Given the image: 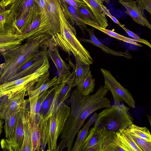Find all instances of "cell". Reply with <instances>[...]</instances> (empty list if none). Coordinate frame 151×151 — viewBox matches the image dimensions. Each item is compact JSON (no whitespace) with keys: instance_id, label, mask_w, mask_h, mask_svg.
Masks as SVG:
<instances>
[{"instance_id":"obj_3","label":"cell","mask_w":151,"mask_h":151,"mask_svg":"<svg viewBox=\"0 0 151 151\" xmlns=\"http://www.w3.org/2000/svg\"><path fill=\"white\" fill-rule=\"evenodd\" d=\"M70 107L64 102L51 107L46 115L37 121L41 136L40 151H56L57 141L64 129Z\"/></svg>"},{"instance_id":"obj_23","label":"cell","mask_w":151,"mask_h":151,"mask_svg":"<svg viewBox=\"0 0 151 151\" xmlns=\"http://www.w3.org/2000/svg\"><path fill=\"white\" fill-rule=\"evenodd\" d=\"M116 133L119 140L127 151H142L126 129L120 130Z\"/></svg>"},{"instance_id":"obj_32","label":"cell","mask_w":151,"mask_h":151,"mask_svg":"<svg viewBox=\"0 0 151 151\" xmlns=\"http://www.w3.org/2000/svg\"><path fill=\"white\" fill-rule=\"evenodd\" d=\"M130 134L137 144L142 151H151V141H147Z\"/></svg>"},{"instance_id":"obj_28","label":"cell","mask_w":151,"mask_h":151,"mask_svg":"<svg viewBox=\"0 0 151 151\" xmlns=\"http://www.w3.org/2000/svg\"><path fill=\"white\" fill-rule=\"evenodd\" d=\"M58 84L53 86L51 88L50 92L42 104L39 113L36 116L37 121L39 118L45 116L50 108Z\"/></svg>"},{"instance_id":"obj_9","label":"cell","mask_w":151,"mask_h":151,"mask_svg":"<svg viewBox=\"0 0 151 151\" xmlns=\"http://www.w3.org/2000/svg\"><path fill=\"white\" fill-rule=\"evenodd\" d=\"M27 102L17 115L15 132L13 137L10 139H3L0 145L3 151H20L24 138V131L22 121L23 110Z\"/></svg>"},{"instance_id":"obj_17","label":"cell","mask_w":151,"mask_h":151,"mask_svg":"<svg viewBox=\"0 0 151 151\" xmlns=\"http://www.w3.org/2000/svg\"><path fill=\"white\" fill-rule=\"evenodd\" d=\"M86 31L87 32L89 35L90 39H87L81 38L80 39V40L82 42L90 43L99 47L106 53L110 55L120 57H123L128 59L132 58V56L128 51L127 50L125 52H117L110 49L102 44L95 36L94 33V29L92 28L91 29L86 28Z\"/></svg>"},{"instance_id":"obj_25","label":"cell","mask_w":151,"mask_h":151,"mask_svg":"<svg viewBox=\"0 0 151 151\" xmlns=\"http://www.w3.org/2000/svg\"><path fill=\"white\" fill-rule=\"evenodd\" d=\"M77 11L80 18L85 24L93 27H99L92 11L86 4L78 8Z\"/></svg>"},{"instance_id":"obj_40","label":"cell","mask_w":151,"mask_h":151,"mask_svg":"<svg viewBox=\"0 0 151 151\" xmlns=\"http://www.w3.org/2000/svg\"><path fill=\"white\" fill-rule=\"evenodd\" d=\"M4 68V63L0 64V77L1 76Z\"/></svg>"},{"instance_id":"obj_45","label":"cell","mask_w":151,"mask_h":151,"mask_svg":"<svg viewBox=\"0 0 151 151\" xmlns=\"http://www.w3.org/2000/svg\"><path fill=\"white\" fill-rule=\"evenodd\" d=\"M1 54H0V57H1Z\"/></svg>"},{"instance_id":"obj_1","label":"cell","mask_w":151,"mask_h":151,"mask_svg":"<svg viewBox=\"0 0 151 151\" xmlns=\"http://www.w3.org/2000/svg\"><path fill=\"white\" fill-rule=\"evenodd\" d=\"M108 91L101 85L92 95L83 96L77 88L71 93L68 101L70 104L69 114L61 134V138L66 140L68 151H71L75 137L88 116L96 110L111 106L105 96Z\"/></svg>"},{"instance_id":"obj_16","label":"cell","mask_w":151,"mask_h":151,"mask_svg":"<svg viewBox=\"0 0 151 151\" xmlns=\"http://www.w3.org/2000/svg\"><path fill=\"white\" fill-rule=\"evenodd\" d=\"M119 2L126 9V13L137 23L151 29V26L149 21L143 15L135 1H127L118 0Z\"/></svg>"},{"instance_id":"obj_43","label":"cell","mask_w":151,"mask_h":151,"mask_svg":"<svg viewBox=\"0 0 151 151\" xmlns=\"http://www.w3.org/2000/svg\"><path fill=\"white\" fill-rule=\"evenodd\" d=\"M2 97H1L0 98V101L2 99Z\"/></svg>"},{"instance_id":"obj_20","label":"cell","mask_w":151,"mask_h":151,"mask_svg":"<svg viewBox=\"0 0 151 151\" xmlns=\"http://www.w3.org/2000/svg\"><path fill=\"white\" fill-rule=\"evenodd\" d=\"M92 11L99 27L106 29L108 25L105 16L102 13L101 5L103 0H83Z\"/></svg>"},{"instance_id":"obj_26","label":"cell","mask_w":151,"mask_h":151,"mask_svg":"<svg viewBox=\"0 0 151 151\" xmlns=\"http://www.w3.org/2000/svg\"><path fill=\"white\" fill-rule=\"evenodd\" d=\"M75 58L76 61L75 86H77L86 78L90 71V65L84 63L76 58Z\"/></svg>"},{"instance_id":"obj_11","label":"cell","mask_w":151,"mask_h":151,"mask_svg":"<svg viewBox=\"0 0 151 151\" xmlns=\"http://www.w3.org/2000/svg\"><path fill=\"white\" fill-rule=\"evenodd\" d=\"M47 12L44 24L49 34L55 35L60 30L58 0H45Z\"/></svg>"},{"instance_id":"obj_4","label":"cell","mask_w":151,"mask_h":151,"mask_svg":"<svg viewBox=\"0 0 151 151\" xmlns=\"http://www.w3.org/2000/svg\"><path fill=\"white\" fill-rule=\"evenodd\" d=\"M60 30L52 36L55 45L69 55L72 54L84 63L89 65L93 64V59L89 52L77 39L76 31L66 19L58 3Z\"/></svg>"},{"instance_id":"obj_38","label":"cell","mask_w":151,"mask_h":151,"mask_svg":"<svg viewBox=\"0 0 151 151\" xmlns=\"http://www.w3.org/2000/svg\"><path fill=\"white\" fill-rule=\"evenodd\" d=\"M62 139L59 144L57 145L56 151H62L67 147V142L66 139L65 138Z\"/></svg>"},{"instance_id":"obj_14","label":"cell","mask_w":151,"mask_h":151,"mask_svg":"<svg viewBox=\"0 0 151 151\" xmlns=\"http://www.w3.org/2000/svg\"><path fill=\"white\" fill-rule=\"evenodd\" d=\"M47 54L52 61L55 66L59 77L63 81L70 73L69 66L61 57L58 46L55 43L48 48Z\"/></svg>"},{"instance_id":"obj_21","label":"cell","mask_w":151,"mask_h":151,"mask_svg":"<svg viewBox=\"0 0 151 151\" xmlns=\"http://www.w3.org/2000/svg\"><path fill=\"white\" fill-rule=\"evenodd\" d=\"M98 114L95 113L83 127L78 131L76 139L71 151H81L89 129L96 119Z\"/></svg>"},{"instance_id":"obj_2","label":"cell","mask_w":151,"mask_h":151,"mask_svg":"<svg viewBox=\"0 0 151 151\" xmlns=\"http://www.w3.org/2000/svg\"><path fill=\"white\" fill-rule=\"evenodd\" d=\"M52 37L47 33L36 34L27 38L24 44L1 53L4 62L0 85L8 82L20 67L41 50L40 49L48 48Z\"/></svg>"},{"instance_id":"obj_13","label":"cell","mask_w":151,"mask_h":151,"mask_svg":"<svg viewBox=\"0 0 151 151\" xmlns=\"http://www.w3.org/2000/svg\"><path fill=\"white\" fill-rule=\"evenodd\" d=\"M66 19L72 26H77L84 34L87 25L83 21L77 9L63 0H58Z\"/></svg>"},{"instance_id":"obj_41","label":"cell","mask_w":151,"mask_h":151,"mask_svg":"<svg viewBox=\"0 0 151 151\" xmlns=\"http://www.w3.org/2000/svg\"><path fill=\"white\" fill-rule=\"evenodd\" d=\"M3 122L2 121L0 123V135L1 134L2 131V129L3 128Z\"/></svg>"},{"instance_id":"obj_18","label":"cell","mask_w":151,"mask_h":151,"mask_svg":"<svg viewBox=\"0 0 151 151\" xmlns=\"http://www.w3.org/2000/svg\"><path fill=\"white\" fill-rule=\"evenodd\" d=\"M38 4V0H16L6 7L13 13L15 20L22 13L29 11Z\"/></svg>"},{"instance_id":"obj_19","label":"cell","mask_w":151,"mask_h":151,"mask_svg":"<svg viewBox=\"0 0 151 151\" xmlns=\"http://www.w3.org/2000/svg\"><path fill=\"white\" fill-rule=\"evenodd\" d=\"M27 105L23 112L22 121L24 131V138L20 151H32L31 126L29 120V109Z\"/></svg>"},{"instance_id":"obj_42","label":"cell","mask_w":151,"mask_h":151,"mask_svg":"<svg viewBox=\"0 0 151 151\" xmlns=\"http://www.w3.org/2000/svg\"><path fill=\"white\" fill-rule=\"evenodd\" d=\"M104 1V2H105L107 3H109L110 1L111 0H103ZM121 0V1H133V0Z\"/></svg>"},{"instance_id":"obj_37","label":"cell","mask_w":151,"mask_h":151,"mask_svg":"<svg viewBox=\"0 0 151 151\" xmlns=\"http://www.w3.org/2000/svg\"><path fill=\"white\" fill-rule=\"evenodd\" d=\"M77 9L79 7L86 4L83 0H63Z\"/></svg>"},{"instance_id":"obj_15","label":"cell","mask_w":151,"mask_h":151,"mask_svg":"<svg viewBox=\"0 0 151 151\" xmlns=\"http://www.w3.org/2000/svg\"><path fill=\"white\" fill-rule=\"evenodd\" d=\"M40 12L37 4L29 11L22 13L17 19L14 20L13 23V26L15 33L22 35Z\"/></svg>"},{"instance_id":"obj_5","label":"cell","mask_w":151,"mask_h":151,"mask_svg":"<svg viewBox=\"0 0 151 151\" xmlns=\"http://www.w3.org/2000/svg\"><path fill=\"white\" fill-rule=\"evenodd\" d=\"M129 110L123 104H114L98 114L94 124L104 127L109 131L116 132L125 129L133 123Z\"/></svg>"},{"instance_id":"obj_29","label":"cell","mask_w":151,"mask_h":151,"mask_svg":"<svg viewBox=\"0 0 151 151\" xmlns=\"http://www.w3.org/2000/svg\"><path fill=\"white\" fill-rule=\"evenodd\" d=\"M126 129L131 134L147 141H151L150 132L146 127H140L132 123Z\"/></svg>"},{"instance_id":"obj_33","label":"cell","mask_w":151,"mask_h":151,"mask_svg":"<svg viewBox=\"0 0 151 151\" xmlns=\"http://www.w3.org/2000/svg\"><path fill=\"white\" fill-rule=\"evenodd\" d=\"M137 5L142 14L145 16L144 11L146 10L151 14V0H136Z\"/></svg>"},{"instance_id":"obj_10","label":"cell","mask_w":151,"mask_h":151,"mask_svg":"<svg viewBox=\"0 0 151 151\" xmlns=\"http://www.w3.org/2000/svg\"><path fill=\"white\" fill-rule=\"evenodd\" d=\"M108 132L105 127L94 124L88 131L81 151H103Z\"/></svg>"},{"instance_id":"obj_31","label":"cell","mask_w":151,"mask_h":151,"mask_svg":"<svg viewBox=\"0 0 151 151\" xmlns=\"http://www.w3.org/2000/svg\"><path fill=\"white\" fill-rule=\"evenodd\" d=\"M93 27L100 30L111 37L137 46L139 47L142 46V45L141 44L137 43L135 40L122 36L112 30L103 28L100 27L95 26Z\"/></svg>"},{"instance_id":"obj_24","label":"cell","mask_w":151,"mask_h":151,"mask_svg":"<svg viewBox=\"0 0 151 151\" xmlns=\"http://www.w3.org/2000/svg\"><path fill=\"white\" fill-rule=\"evenodd\" d=\"M62 82V79L59 77L55 76L52 79L48 80L36 88H33L34 86L29 87L27 89L25 95H28L29 98L34 97L38 95L40 93L50 87L60 83Z\"/></svg>"},{"instance_id":"obj_7","label":"cell","mask_w":151,"mask_h":151,"mask_svg":"<svg viewBox=\"0 0 151 151\" xmlns=\"http://www.w3.org/2000/svg\"><path fill=\"white\" fill-rule=\"evenodd\" d=\"M101 70L104 80V87L111 92L114 104H120L123 101L131 108H135V102L130 92L116 80L109 70L102 68Z\"/></svg>"},{"instance_id":"obj_8","label":"cell","mask_w":151,"mask_h":151,"mask_svg":"<svg viewBox=\"0 0 151 151\" xmlns=\"http://www.w3.org/2000/svg\"><path fill=\"white\" fill-rule=\"evenodd\" d=\"M28 88L25 87L2 97L0 101V120L3 121L13 113L21 111L28 100L24 99Z\"/></svg>"},{"instance_id":"obj_35","label":"cell","mask_w":151,"mask_h":151,"mask_svg":"<svg viewBox=\"0 0 151 151\" xmlns=\"http://www.w3.org/2000/svg\"><path fill=\"white\" fill-rule=\"evenodd\" d=\"M11 12L9 9L1 11H0V23L3 25H5Z\"/></svg>"},{"instance_id":"obj_36","label":"cell","mask_w":151,"mask_h":151,"mask_svg":"<svg viewBox=\"0 0 151 151\" xmlns=\"http://www.w3.org/2000/svg\"><path fill=\"white\" fill-rule=\"evenodd\" d=\"M102 13L104 15H106L109 17L116 24L119 25L121 23L119 21L114 17L113 16L107 7L103 4L101 5Z\"/></svg>"},{"instance_id":"obj_34","label":"cell","mask_w":151,"mask_h":151,"mask_svg":"<svg viewBox=\"0 0 151 151\" xmlns=\"http://www.w3.org/2000/svg\"><path fill=\"white\" fill-rule=\"evenodd\" d=\"M119 26L125 31L129 36L133 38L137 42L144 44L149 46L150 48H151V44L147 40L140 38L137 34L129 30L121 24Z\"/></svg>"},{"instance_id":"obj_46","label":"cell","mask_w":151,"mask_h":151,"mask_svg":"<svg viewBox=\"0 0 151 151\" xmlns=\"http://www.w3.org/2000/svg\"><path fill=\"white\" fill-rule=\"evenodd\" d=\"M2 121L0 120V123Z\"/></svg>"},{"instance_id":"obj_6","label":"cell","mask_w":151,"mask_h":151,"mask_svg":"<svg viewBox=\"0 0 151 151\" xmlns=\"http://www.w3.org/2000/svg\"><path fill=\"white\" fill-rule=\"evenodd\" d=\"M50 64L48 57L43 64L32 73L0 85V98L25 87L34 86L40 78L48 71Z\"/></svg>"},{"instance_id":"obj_12","label":"cell","mask_w":151,"mask_h":151,"mask_svg":"<svg viewBox=\"0 0 151 151\" xmlns=\"http://www.w3.org/2000/svg\"><path fill=\"white\" fill-rule=\"evenodd\" d=\"M47 50H42L37 53L31 59L20 67L8 82L26 76L35 72L42 65L48 57Z\"/></svg>"},{"instance_id":"obj_39","label":"cell","mask_w":151,"mask_h":151,"mask_svg":"<svg viewBox=\"0 0 151 151\" xmlns=\"http://www.w3.org/2000/svg\"><path fill=\"white\" fill-rule=\"evenodd\" d=\"M16 0H2L0 3V7L5 9L9 5L14 2Z\"/></svg>"},{"instance_id":"obj_27","label":"cell","mask_w":151,"mask_h":151,"mask_svg":"<svg viewBox=\"0 0 151 151\" xmlns=\"http://www.w3.org/2000/svg\"><path fill=\"white\" fill-rule=\"evenodd\" d=\"M95 86V79L93 78L90 70L84 81L77 86L78 91L83 96H87L93 91Z\"/></svg>"},{"instance_id":"obj_30","label":"cell","mask_w":151,"mask_h":151,"mask_svg":"<svg viewBox=\"0 0 151 151\" xmlns=\"http://www.w3.org/2000/svg\"><path fill=\"white\" fill-rule=\"evenodd\" d=\"M18 113V112H17ZM17 113H14L5 119L4 126L5 138H12L14 135L16 123L17 115Z\"/></svg>"},{"instance_id":"obj_22","label":"cell","mask_w":151,"mask_h":151,"mask_svg":"<svg viewBox=\"0 0 151 151\" xmlns=\"http://www.w3.org/2000/svg\"><path fill=\"white\" fill-rule=\"evenodd\" d=\"M103 151H127L119 139L116 132L109 131L106 139Z\"/></svg>"},{"instance_id":"obj_44","label":"cell","mask_w":151,"mask_h":151,"mask_svg":"<svg viewBox=\"0 0 151 151\" xmlns=\"http://www.w3.org/2000/svg\"><path fill=\"white\" fill-rule=\"evenodd\" d=\"M2 0H0V3L2 1Z\"/></svg>"}]
</instances>
